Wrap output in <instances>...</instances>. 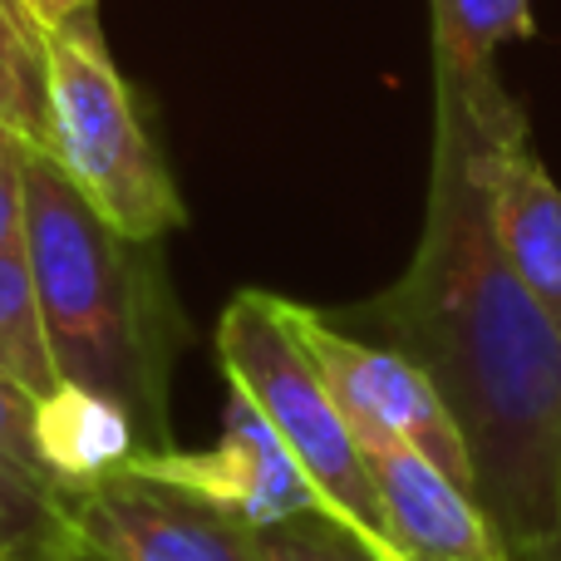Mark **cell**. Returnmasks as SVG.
I'll list each match as a JSON object with an SVG mask.
<instances>
[{
	"label": "cell",
	"mask_w": 561,
	"mask_h": 561,
	"mask_svg": "<svg viewBox=\"0 0 561 561\" xmlns=\"http://www.w3.org/2000/svg\"><path fill=\"white\" fill-rule=\"evenodd\" d=\"M434 168L414 262L345 330L434 379L473 463V493L507 552L561 523V335L513 276L493 227L483 153L513 94L497 65L434 59Z\"/></svg>",
	"instance_id": "1"
},
{
	"label": "cell",
	"mask_w": 561,
	"mask_h": 561,
	"mask_svg": "<svg viewBox=\"0 0 561 561\" xmlns=\"http://www.w3.org/2000/svg\"><path fill=\"white\" fill-rule=\"evenodd\" d=\"M20 247L65 389L118 409L138 438H163V350L144 247L118 237L49 153L25 158Z\"/></svg>",
	"instance_id": "2"
},
{
	"label": "cell",
	"mask_w": 561,
	"mask_h": 561,
	"mask_svg": "<svg viewBox=\"0 0 561 561\" xmlns=\"http://www.w3.org/2000/svg\"><path fill=\"white\" fill-rule=\"evenodd\" d=\"M49 158L84 203L138 247L183 227V197L99 39L94 10L49 30Z\"/></svg>",
	"instance_id": "3"
},
{
	"label": "cell",
	"mask_w": 561,
	"mask_h": 561,
	"mask_svg": "<svg viewBox=\"0 0 561 561\" xmlns=\"http://www.w3.org/2000/svg\"><path fill=\"white\" fill-rule=\"evenodd\" d=\"M217 359H222L227 385L242 389L276 428L306 483L320 493L325 513L355 527L385 561H404L385 507H379L365 448H359L350 419L340 414V404L330 399L325 379L316 375L310 355L300 350V340L290 335L280 296L242 290L227 300L222 320H217Z\"/></svg>",
	"instance_id": "4"
},
{
	"label": "cell",
	"mask_w": 561,
	"mask_h": 561,
	"mask_svg": "<svg viewBox=\"0 0 561 561\" xmlns=\"http://www.w3.org/2000/svg\"><path fill=\"white\" fill-rule=\"evenodd\" d=\"M286 306V325L300 340V350L310 355L316 375L325 379L330 399L340 404V414L350 419L359 444H399L424 454L428 463H438L448 478H458L463 488H473V463H468V444L458 434L454 414L444 409L434 379L404 359L399 350L375 345V340L345 330L340 320H330L325 310Z\"/></svg>",
	"instance_id": "5"
},
{
	"label": "cell",
	"mask_w": 561,
	"mask_h": 561,
	"mask_svg": "<svg viewBox=\"0 0 561 561\" xmlns=\"http://www.w3.org/2000/svg\"><path fill=\"white\" fill-rule=\"evenodd\" d=\"M65 497L79 547L94 561H262L252 527L148 473L138 454L69 483Z\"/></svg>",
	"instance_id": "6"
},
{
	"label": "cell",
	"mask_w": 561,
	"mask_h": 561,
	"mask_svg": "<svg viewBox=\"0 0 561 561\" xmlns=\"http://www.w3.org/2000/svg\"><path fill=\"white\" fill-rule=\"evenodd\" d=\"M148 473L168 478V483L197 493L203 503L222 507L242 527L262 533L286 517L300 513H325L320 493L306 483L296 458L276 438V428L262 419V409L227 385V409H222V434L207 454H173V448H148L138 454Z\"/></svg>",
	"instance_id": "7"
},
{
	"label": "cell",
	"mask_w": 561,
	"mask_h": 561,
	"mask_svg": "<svg viewBox=\"0 0 561 561\" xmlns=\"http://www.w3.org/2000/svg\"><path fill=\"white\" fill-rule=\"evenodd\" d=\"M404 561H513L473 488L399 444H359Z\"/></svg>",
	"instance_id": "8"
},
{
	"label": "cell",
	"mask_w": 561,
	"mask_h": 561,
	"mask_svg": "<svg viewBox=\"0 0 561 561\" xmlns=\"http://www.w3.org/2000/svg\"><path fill=\"white\" fill-rule=\"evenodd\" d=\"M483 173L488 193H493V227L507 266L561 335V187L537 158L517 99L503 108L493 138H488Z\"/></svg>",
	"instance_id": "9"
},
{
	"label": "cell",
	"mask_w": 561,
	"mask_h": 561,
	"mask_svg": "<svg viewBox=\"0 0 561 561\" xmlns=\"http://www.w3.org/2000/svg\"><path fill=\"white\" fill-rule=\"evenodd\" d=\"M69 488L39 438V404L0 375V561H79Z\"/></svg>",
	"instance_id": "10"
},
{
	"label": "cell",
	"mask_w": 561,
	"mask_h": 561,
	"mask_svg": "<svg viewBox=\"0 0 561 561\" xmlns=\"http://www.w3.org/2000/svg\"><path fill=\"white\" fill-rule=\"evenodd\" d=\"M0 375L35 399L39 409L65 394V379L49 355V335L39 320L35 280H30L25 247H0Z\"/></svg>",
	"instance_id": "11"
},
{
	"label": "cell",
	"mask_w": 561,
	"mask_h": 561,
	"mask_svg": "<svg viewBox=\"0 0 561 561\" xmlns=\"http://www.w3.org/2000/svg\"><path fill=\"white\" fill-rule=\"evenodd\" d=\"M0 118L49 153V30L25 0H0Z\"/></svg>",
	"instance_id": "12"
},
{
	"label": "cell",
	"mask_w": 561,
	"mask_h": 561,
	"mask_svg": "<svg viewBox=\"0 0 561 561\" xmlns=\"http://www.w3.org/2000/svg\"><path fill=\"white\" fill-rule=\"evenodd\" d=\"M434 5V59L493 65L513 39H533V0H428Z\"/></svg>",
	"instance_id": "13"
},
{
	"label": "cell",
	"mask_w": 561,
	"mask_h": 561,
	"mask_svg": "<svg viewBox=\"0 0 561 561\" xmlns=\"http://www.w3.org/2000/svg\"><path fill=\"white\" fill-rule=\"evenodd\" d=\"M262 561H385L355 527H345L330 513H300L276 527L256 533Z\"/></svg>",
	"instance_id": "14"
},
{
	"label": "cell",
	"mask_w": 561,
	"mask_h": 561,
	"mask_svg": "<svg viewBox=\"0 0 561 561\" xmlns=\"http://www.w3.org/2000/svg\"><path fill=\"white\" fill-rule=\"evenodd\" d=\"M35 148L0 118V247L20 242V193H25V158Z\"/></svg>",
	"instance_id": "15"
},
{
	"label": "cell",
	"mask_w": 561,
	"mask_h": 561,
	"mask_svg": "<svg viewBox=\"0 0 561 561\" xmlns=\"http://www.w3.org/2000/svg\"><path fill=\"white\" fill-rule=\"evenodd\" d=\"M25 5L39 15V25L55 30V25H65V20H75V15H84V10H94V0H25Z\"/></svg>",
	"instance_id": "16"
},
{
	"label": "cell",
	"mask_w": 561,
	"mask_h": 561,
	"mask_svg": "<svg viewBox=\"0 0 561 561\" xmlns=\"http://www.w3.org/2000/svg\"><path fill=\"white\" fill-rule=\"evenodd\" d=\"M513 561H561V523H557V533L547 537V542H537L533 552H523V557H513Z\"/></svg>",
	"instance_id": "17"
},
{
	"label": "cell",
	"mask_w": 561,
	"mask_h": 561,
	"mask_svg": "<svg viewBox=\"0 0 561 561\" xmlns=\"http://www.w3.org/2000/svg\"><path fill=\"white\" fill-rule=\"evenodd\" d=\"M79 561H94V557H79Z\"/></svg>",
	"instance_id": "18"
}]
</instances>
